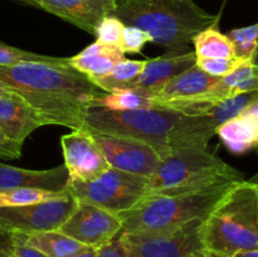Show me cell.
<instances>
[{"label": "cell", "mask_w": 258, "mask_h": 257, "mask_svg": "<svg viewBox=\"0 0 258 257\" xmlns=\"http://www.w3.org/2000/svg\"><path fill=\"white\" fill-rule=\"evenodd\" d=\"M58 231L83 246L98 248L117 237L122 224L118 214L92 204L78 203Z\"/></svg>", "instance_id": "11"}, {"label": "cell", "mask_w": 258, "mask_h": 257, "mask_svg": "<svg viewBox=\"0 0 258 257\" xmlns=\"http://www.w3.org/2000/svg\"><path fill=\"white\" fill-rule=\"evenodd\" d=\"M25 244L38 249L48 257H71L83 248V244L55 231L35 232V233H15Z\"/></svg>", "instance_id": "20"}, {"label": "cell", "mask_w": 258, "mask_h": 257, "mask_svg": "<svg viewBox=\"0 0 258 257\" xmlns=\"http://www.w3.org/2000/svg\"><path fill=\"white\" fill-rule=\"evenodd\" d=\"M14 251V242L13 236L9 232L0 229V257H9Z\"/></svg>", "instance_id": "34"}, {"label": "cell", "mask_w": 258, "mask_h": 257, "mask_svg": "<svg viewBox=\"0 0 258 257\" xmlns=\"http://www.w3.org/2000/svg\"><path fill=\"white\" fill-rule=\"evenodd\" d=\"M249 181H252V183H254V184H258V173L254 174V175L249 179Z\"/></svg>", "instance_id": "40"}, {"label": "cell", "mask_w": 258, "mask_h": 257, "mask_svg": "<svg viewBox=\"0 0 258 257\" xmlns=\"http://www.w3.org/2000/svg\"><path fill=\"white\" fill-rule=\"evenodd\" d=\"M82 128L143 141L155 149L160 158L175 149L208 148L217 130L208 116L184 115L158 105L127 111L91 107Z\"/></svg>", "instance_id": "2"}, {"label": "cell", "mask_w": 258, "mask_h": 257, "mask_svg": "<svg viewBox=\"0 0 258 257\" xmlns=\"http://www.w3.org/2000/svg\"><path fill=\"white\" fill-rule=\"evenodd\" d=\"M233 257H258V249H254V251L238 252V253L234 254Z\"/></svg>", "instance_id": "38"}, {"label": "cell", "mask_w": 258, "mask_h": 257, "mask_svg": "<svg viewBox=\"0 0 258 257\" xmlns=\"http://www.w3.org/2000/svg\"><path fill=\"white\" fill-rule=\"evenodd\" d=\"M23 62L43 63H68V58L52 57V55L37 54V53L23 50L0 42V66H13Z\"/></svg>", "instance_id": "27"}, {"label": "cell", "mask_w": 258, "mask_h": 257, "mask_svg": "<svg viewBox=\"0 0 258 257\" xmlns=\"http://www.w3.org/2000/svg\"><path fill=\"white\" fill-rule=\"evenodd\" d=\"M77 206V199L67 191L59 198L27 206L0 208V229L9 233L55 231L64 223Z\"/></svg>", "instance_id": "8"}, {"label": "cell", "mask_w": 258, "mask_h": 257, "mask_svg": "<svg viewBox=\"0 0 258 257\" xmlns=\"http://www.w3.org/2000/svg\"><path fill=\"white\" fill-rule=\"evenodd\" d=\"M108 15L126 27L144 30L150 42L165 48L169 54L189 52L193 38L219 22L218 15L209 14L193 0H113Z\"/></svg>", "instance_id": "3"}, {"label": "cell", "mask_w": 258, "mask_h": 257, "mask_svg": "<svg viewBox=\"0 0 258 257\" xmlns=\"http://www.w3.org/2000/svg\"><path fill=\"white\" fill-rule=\"evenodd\" d=\"M233 183L180 194H153L133 208L118 213L122 231L128 233H169L193 219H206Z\"/></svg>", "instance_id": "5"}, {"label": "cell", "mask_w": 258, "mask_h": 257, "mask_svg": "<svg viewBox=\"0 0 258 257\" xmlns=\"http://www.w3.org/2000/svg\"><path fill=\"white\" fill-rule=\"evenodd\" d=\"M71 257H97V254H96L95 247L85 246L80 252H77V253Z\"/></svg>", "instance_id": "36"}, {"label": "cell", "mask_w": 258, "mask_h": 257, "mask_svg": "<svg viewBox=\"0 0 258 257\" xmlns=\"http://www.w3.org/2000/svg\"><path fill=\"white\" fill-rule=\"evenodd\" d=\"M188 257H226V256H222V254L207 251V249L204 248H199L197 249V251H193L191 253H189Z\"/></svg>", "instance_id": "35"}, {"label": "cell", "mask_w": 258, "mask_h": 257, "mask_svg": "<svg viewBox=\"0 0 258 257\" xmlns=\"http://www.w3.org/2000/svg\"><path fill=\"white\" fill-rule=\"evenodd\" d=\"M90 134L111 168L149 178L160 163L158 151L143 141L97 131H90Z\"/></svg>", "instance_id": "10"}, {"label": "cell", "mask_w": 258, "mask_h": 257, "mask_svg": "<svg viewBox=\"0 0 258 257\" xmlns=\"http://www.w3.org/2000/svg\"><path fill=\"white\" fill-rule=\"evenodd\" d=\"M22 145L15 144L9 140L4 134L0 131V156L8 159H17L22 155Z\"/></svg>", "instance_id": "32"}, {"label": "cell", "mask_w": 258, "mask_h": 257, "mask_svg": "<svg viewBox=\"0 0 258 257\" xmlns=\"http://www.w3.org/2000/svg\"><path fill=\"white\" fill-rule=\"evenodd\" d=\"M216 135L231 153L244 154L258 146V121L249 115H238L218 126Z\"/></svg>", "instance_id": "19"}, {"label": "cell", "mask_w": 258, "mask_h": 257, "mask_svg": "<svg viewBox=\"0 0 258 257\" xmlns=\"http://www.w3.org/2000/svg\"><path fill=\"white\" fill-rule=\"evenodd\" d=\"M258 100V91L253 92L242 93V95L236 96V97L228 98L222 102L216 103L213 107L209 108L204 116H208L216 128L224 123L226 121L241 115L252 102Z\"/></svg>", "instance_id": "24"}, {"label": "cell", "mask_w": 258, "mask_h": 257, "mask_svg": "<svg viewBox=\"0 0 258 257\" xmlns=\"http://www.w3.org/2000/svg\"><path fill=\"white\" fill-rule=\"evenodd\" d=\"M122 59H125V53L120 48L96 40L82 52L68 58V65L92 81L107 75Z\"/></svg>", "instance_id": "18"}, {"label": "cell", "mask_w": 258, "mask_h": 257, "mask_svg": "<svg viewBox=\"0 0 258 257\" xmlns=\"http://www.w3.org/2000/svg\"><path fill=\"white\" fill-rule=\"evenodd\" d=\"M96 254L97 257H133L120 238V234L111 239L108 243L96 248Z\"/></svg>", "instance_id": "31"}, {"label": "cell", "mask_w": 258, "mask_h": 257, "mask_svg": "<svg viewBox=\"0 0 258 257\" xmlns=\"http://www.w3.org/2000/svg\"><path fill=\"white\" fill-rule=\"evenodd\" d=\"M217 25L202 30L193 38L191 44L197 58H236L233 44L226 34L219 32Z\"/></svg>", "instance_id": "22"}, {"label": "cell", "mask_w": 258, "mask_h": 257, "mask_svg": "<svg viewBox=\"0 0 258 257\" xmlns=\"http://www.w3.org/2000/svg\"><path fill=\"white\" fill-rule=\"evenodd\" d=\"M148 42H150V38L144 30L125 25L118 48L123 53H140Z\"/></svg>", "instance_id": "30"}, {"label": "cell", "mask_w": 258, "mask_h": 257, "mask_svg": "<svg viewBox=\"0 0 258 257\" xmlns=\"http://www.w3.org/2000/svg\"><path fill=\"white\" fill-rule=\"evenodd\" d=\"M0 96H3V97H13V96H15V95L13 92H10V91L8 90L4 85H2V83H0Z\"/></svg>", "instance_id": "39"}, {"label": "cell", "mask_w": 258, "mask_h": 257, "mask_svg": "<svg viewBox=\"0 0 258 257\" xmlns=\"http://www.w3.org/2000/svg\"><path fill=\"white\" fill-rule=\"evenodd\" d=\"M246 62H254V60H244L241 58H197V66L208 75L214 77H223L236 71L239 66Z\"/></svg>", "instance_id": "29"}, {"label": "cell", "mask_w": 258, "mask_h": 257, "mask_svg": "<svg viewBox=\"0 0 258 257\" xmlns=\"http://www.w3.org/2000/svg\"><path fill=\"white\" fill-rule=\"evenodd\" d=\"M57 15L60 19L95 35L101 20L110 14L113 0H15Z\"/></svg>", "instance_id": "13"}, {"label": "cell", "mask_w": 258, "mask_h": 257, "mask_svg": "<svg viewBox=\"0 0 258 257\" xmlns=\"http://www.w3.org/2000/svg\"><path fill=\"white\" fill-rule=\"evenodd\" d=\"M196 65L197 55L194 52H185L181 54L168 53L163 57L146 59L143 73L128 90L140 92L150 98V96L166 82Z\"/></svg>", "instance_id": "15"}, {"label": "cell", "mask_w": 258, "mask_h": 257, "mask_svg": "<svg viewBox=\"0 0 258 257\" xmlns=\"http://www.w3.org/2000/svg\"><path fill=\"white\" fill-rule=\"evenodd\" d=\"M148 179L149 196H153L203 190L243 180V175L208 148L189 146L164 155Z\"/></svg>", "instance_id": "6"}, {"label": "cell", "mask_w": 258, "mask_h": 257, "mask_svg": "<svg viewBox=\"0 0 258 257\" xmlns=\"http://www.w3.org/2000/svg\"><path fill=\"white\" fill-rule=\"evenodd\" d=\"M199 236L204 249L226 257L258 249V184L234 183L204 219Z\"/></svg>", "instance_id": "4"}, {"label": "cell", "mask_w": 258, "mask_h": 257, "mask_svg": "<svg viewBox=\"0 0 258 257\" xmlns=\"http://www.w3.org/2000/svg\"><path fill=\"white\" fill-rule=\"evenodd\" d=\"M60 144L70 183L92 181L111 168L95 139L85 128L63 135Z\"/></svg>", "instance_id": "12"}, {"label": "cell", "mask_w": 258, "mask_h": 257, "mask_svg": "<svg viewBox=\"0 0 258 257\" xmlns=\"http://www.w3.org/2000/svg\"><path fill=\"white\" fill-rule=\"evenodd\" d=\"M234 48L237 58L244 60H256L258 50V23L244 28H237L227 33Z\"/></svg>", "instance_id": "26"}, {"label": "cell", "mask_w": 258, "mask_h": 257, "mask_svg": "<svg viewBox=\"0 0 258 257\" xmlns=\"http://www.w3.org/2000/svg\"><path fill=\"white\" fill-rule=\"evenodd\" d=\"M9 257H15V254H14V253H13V254H12V256H9Z\"/></svg>", "instance_id": "41"}, {"label": "cell", "mask_w": 258, "mask_h": 257, "mask_svg": "<svg viewBox=\"0 0 258 257\" xmlns=\"http://www.w3.org/2000/svg\"><path fill=\"white\" fill-rule=\"evenodd\" d=\"M67 191L55 193V191H48L34 188H18L0 190V208L27 206V204L38 203V202L48 201V199L59 198V197L64 196Z\"/></svg>", "instance_id": "25"}, {"label": "cell", "mask_w": 258, "mask_h": 257, "mask_svg": "<svg viewBox=\"0 0 258 257\" xmlns=\"http://www.w3.org/2000/svg\"><path fill=\"white\" fill-rule=\"evenodd\" d=\"M221 77L208 75L198 66H193L166 82L165 85L150 96L155 103H165L170 101L185 100L204 92L214 85Z\"/></svg>", "instance_id": "17"}, {"label": "cell", "mask_w": 258, "mask_h": 257, "mask_svg": "<svg viewBox=\"0 0 258 257\" xmlns=\"http://www.w3.org/2000/svg\"><path fill=\"white\" fill-rule=\"evenodd\" d=\"M0 83L29 105L45 125L82 128L88 108L105 91L68 63L23 62L0 66Z\"/></svg>", "instance_id": "1"}, {"label": "cell", "mask_w": 258, "mask_h": 257, "mask_svg": "<svg viewBox=\"0 0 258 257\" xmlns=\"http://www.w3.org/2000/svg\"><path fill=\"white\" fill-rule=\"evenodd\" d=\"M123 29H125V24L120 19L113 15H106L96 28L95 37L97 38V42L102 44L118 47Z\"/></svg>", "instance_id": "28"}, {"label": "cell", "mask_w": 258, "mask_h": 257, "mask_svg": "<svg viewBox=\"0 0 258 257\" xmlns=\"http://www.w3.org/2000/svg\"><path fill=\"white\" fill-rule=\"evenodd\" d=\"M204 219H193L169 233L145 234L121 232L120 238L133 257H188L202 247L201 226Z\"/></svg>", "instance_id": "9"}, {"label": "cell", "mask_w": 258, "mask_h": 257, "mask_svg": "<svg viewBox=\"0 0 258 257\" xmlns=\"http://www.w3.org/2000/svg\"><path fill=\"white\" fill-rule=\"evenodd\" d=\"M12 236L13 242H14V251H13V253L15 254V257H48L40 251H38V249L25 244L15 233H12Z\"/></svg>", "instance_id": "33"}, {"label": "cell", "mask_w": 258, "mask_h": 257, "mask_svg": "<svg viewBox=\"0 0 258 257\" xmlns=\"http://www.w3.org/2000/svg\"><path fill=\"white\" fill-rule=\"evenodd\" d=\"M242 115H249V116H252V117L256 118V120L258 121V100L254 101V102H252L251 105H249L248 107H247L246 110L242 112ZM256 150L258 151V146H257Z\"/></svg>", "instance_id": "37"}, {"label": "cell", "mask_w": 258, "mask_h": 257, "mask_svg": "<svg viewBox=\"0 0 258 257\" xmlns=\"http://www.w3.org/2000/svg\"><path fill=\"white\" fill-rule=\"evenodd\" d=\"M68 185L70 175L64 164L47 170H32L0 163V190L34 188L60 193L67 191Z\"/></svg>", "instance_id": "14"}, {"label": "cell", "mask_w": 258, "mask_h": 257, "mask_svg": "<svg viewBox=\"0 0 258 257\" xmlns=\"http://www.w3.org/2000/svg\"><path fill=\"white\" fill-rule=\"evenodd\" d=\"M156 103L148 96L133 90H118L115 92H105L96 107H103L112 111L139 110L155 107Z\"/></svg>", "instance_id": "23"}, {"label": "cell", "mask_w": 258, "mask_h": 257, "mask_svg": "<svg viewBox=\"0 0 258 257\" xmlns=\"http://www.w3.org/2000/svg\"><path fill=\"white\" fill-rule=\"evenodd\" d=\"M67 190L78 203L92 204L118 214L149 196V179L110 168L92 181L70 183Z\"/></svg>", "instance_id": "7"}, {"label": "cell", "mask_w": 258, "mask_h": 257, "mask_svg": "<svg viewBox=\"0 0 258 257\" xmlns=\"http://www.w3.org/2000/svg\"><path fill=\"white\" fill-rule=\"evenodd\" d=\"M145 60L122 59L118 62L111 72L100 78L92 80V82L105 92H115L118 90H128L136 82L143 73Z\"/></svg>", "instance_id": "21"}, {"label": "cell", "mask_w": 258, "mask_h": 257, "mask_svg": "<svg viewBox=\"0 0 258 257\" xmlns=\"http://www.w3.org/2000/svg\"><path fill=\"white\" fill-rule=\"evenodd\" d=\"M43 118L18 96H0V131L9 140L23 146L25 139L40 126Z\"/></svg>", "instance_id": "16"}]
</instances>
